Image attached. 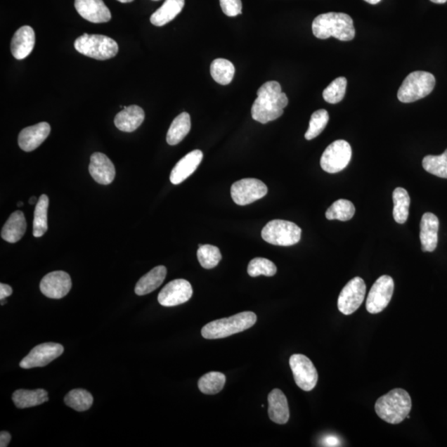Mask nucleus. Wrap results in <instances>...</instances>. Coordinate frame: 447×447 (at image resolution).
Segmentation results:
<instances>
[{
    "mask_svg": "<svg viewBox=\"0 0 447 447\" xmlns=\"http://www.w3.org/2000/svg\"><path fill=\"white\" fill-rule=\"evenodd\" d=\"M430 1H432V3L441 4L446 3L447 0H430Z\"/></svg>",
    "mask_w": 447,
    "mask_h": 447,
    "instance_id": "45",
    "label": "nucleus"
},
{
    "mask_svg": "<svg viewBox=\"0 0 447 447\" xmlns=\"http://www.w3.org/2000/svg\"><path fill=\"white\" fill-rule=\"evenodd\" d=\"M394 290V282L392 278L383 276L377 279L367 297V311L371 314H377L383 311L392 299Z\"/></svg>",
    "mask_w": 447,
    "mask_h": 447,
    "instance_id": "9",
    "label": "nucleus"
},
{
    "mask_svg": "<svg viewBox=\"0 0 447 447\" xmlns=\"http://www.w3.org/2000/svg\"><path fill=\"white\" fill-rule=\"evenodd\" d=\"M347 80L344 77L335 79L323 91V98L328 103L337 104L346 95Z\"/></svg>",
    "mask_w": 447,
    "mask_h": 447,
    "instance_id": "38",
    "label": "nucleus"
},
{
    "mask_svg": "<svg viewBox=\"0 0 447 447\" xmlns=\"http://www.w3.org/2000/svg\"><path fill=\"white\" fill-rule=\"evenodd\" d=\"M256 321L257 316L252 311H244L231 318L212 321L202 328V335L207 339L226 338L252 328Z\"/></svg>",
    "mask_w": 447,
    "mask_h": 447,
    "instance_id": "4",
    "label": "nucleus"
},
{
    "mask_svg": "<svg viewBox=\"0 0 447 447\" xmlns=\"http://www.w3.org/2000/svg\"><path fill=\"white\" fill-rule=\"evenodd\" d=\"M72 279L63 271H55L46 274L40 283V290L46 297L60 299L68 294L72 288Z\"/></svg>",
    "mask_w": 447,
    "mask_h": 447,
    "instance_id": "15",
    "label": "nucleus"
},
{
    "mask_svg": "<svg viewBox=\"0 0 447 447\" xmlns=\"http://www.w3.org/2000/svg\"><path fill=\"white\" fill-rule=\"evenodd\" d=\"M79 15L87 21L103 23L111 20V13L103 0H74Z\"/></svg>",
    "mask_w": 447,
    "mask_h": 447,
    "instance_id": "16",
    "label": "nucleus"
},
{
    "mask_svg": "<svg viewBox=\"0 0 447 447\" xmlns=\"http://www.w3.org/2000/svg\"><path fill=\"white\" fill-rule=\"evenodd\" d=\"M89 171L93 179L102 185H109L115 178L113 162L104 153H95L91 157Z\"/></svg>",
    "mask_w": 447,
    "mask_h": 447,
    "instance_id": "18",
    "label": "nucleus"
},
{
    "mask_svg": "<svg viewBox=\"0 0 447 447\" xmlns=\"http://www.w3.org/2000/svg\"><path fill=\"white\" fill-rule=\"evenodd\" d=\"M412 408V399L406 390L395 389L382 396L375 403V412L382 420L399 425L407 418Z\"/></svg>",
    "mask_w": 447,
    "mask_h": 447,
    "instance_id": "3",
    "label": "nucleus"
},
{
    "mask_svg": "<svg viewBox=\"0 0 447 447\" xmlns=\"http://www.w3.org/2000/svg\"><path fill=\"white\" fill-rule=\"evenodd\" d=\"M13 290L11 286L4 283L0 284V299H6V297L11 296Z\"/></svg>",
    "mask_w": 447,
    "mask_h": 447,
    "instance_id": "41",
    "label": "nucleus"
},
{
    "mask_svg": "<svg viewBox=\"0 0 447 447\" xmlns=\"http://www.w3.org/2000/svg\"><path fill=\"white\" fill-rule=\"evenodd\" d=\"M355 213L356 207L351 202L339 199L328 208L325 212V217L330 221H347L351 220Z\"/></svg>",
    "mask_w": 447,
    "mask_h": 447,
    "instance_id": "32",
    "label": "nucleus"
},
{
    "mask_svg": "<svg viewBox=\"0 0 447 447\" xmlns=\"http://www.w3.org/2000/svg\"><path fill=\"white\" fill-rule=\"evenodd\" d=\"M235 68L234 65L226 59L217 58L211 65L212 77L221 85H229L234 78Z\"/></svg>",
    "mask_w": 447,
    "mask_h": 447,
    "instance_id": "30",
    "label": "nucleus"
},
{
    "mask_svg": "<svg viewBox=\"0 0 447 447\" xmlns=\"http://www.w3.org/2000/svg\"><path fill=\"white\" fill-rule=\"evenodd\" d=\"M330 116L325 110H319L311 115L309 128L305 134L306 141H311L323 133L329 122Z\"/></svg>",
    "mask_w": 447,
    "mask_h": 447,
    "instance_id": "37",
    "label": "nucleus"
},
{
    "mask_svg": "<svg viewBox=\"0 0 447 447\" xmlns=\"http://www.w3.org/2000/svg\"><path fill=\"white\" fill-rule=\"evenodd\" d=\"M263 239L268 243L279 246H291L301 240L302 230L296 224L282 220L270 221L264 226Z\"/></svg>",
    "mask_w": 447,
    "mask_h": 447,
    "instance_id": "7",
    "label": "nucleus"
},
{
    "mask_svg": "<svg viewBox=\"0 0 447 447\" xmlns=\"http://www.w3.org/2000/svg\"><path fill=\"white\" fill-rule=\"evenodd\" d=\"M277 273L276 265L272 261L264 258H255L250 261L248 266V273L250 277L264 276L272 277Z\"/></svg>",
    "mask_w": 447,
    "mask_h": 447,
    "instance_id": "39",
    "label": "nucleus"
},
{
    "mask_svg": "<svg viewBox=\"0 0 447 447\" xmlns=\"http://www.w3.org/2000/svg\"><path fill=\"white\" fill-rule=\"evenodd\" d=\"M6 304V301L3 299L1 300V305Z\"/></svg>",
    "mask_w": 447,
    "mask_h": 447,
    "instance_id": "49",
    "label": "nucleus"
},
{
    "mask_svg": "<svg viewBox=\"0 0 447 447\" xmlns=\"http://www.w3.org/2000/svg\"><path fill=\"white\" fill-rule=\"evenodd\" d=\"M118 1L123 4H127V3L133 2L134 0H118Z\"/></svg>",
    "mask_w": 447,
    "mask_h": 447,
    "instance_id": "47",
    "label": "nucleus"
},
{
    "mask_svg": "<svg viewBox=\"0 0 447 447\" xmlns=\"http://www.w3.org/2000/svg\"><path fill=\"white\" fill-rule=\"evenodd\" d=\"M231 197L239 206H246L263 198L268 193L267 186L255 179H245L231 186Z\"/></svg>",
    "mask_w": 447,
    "mask_h": 447,
    "instance_id": "10",
    "label": "nucleus"
},
{
    "mask_svg": "<svg viewBox=\"0 0 447 447\" xmlns=\"http://www.w3.org/2000/svg\"><path fill=\"white\" fill-rule=\"evenodd\" d=\"M11 441V435L7 432L0 433V446L6 447Z\"/></svg>",
    "mask_w": 447,
    "mask_h": 447,
    "instance_id": "43",
    "label": "nucleus"
},
{
    "mask_svg": "<svg viewBox=\"0 0 447 447\" xmlns=\"http://www.w3.org/2000/svg\"><path fill=\"white\" fill-rule=\"evenodd\" d=\"M422 167L429 174L447 179V149L441 155L426 156L423 158Z\"/></svg>",
    "mask_w": 447,
    "mask_h": 447,
    "instance_id": "35",
    "label": "nucleus"
},
{
    "mask_svg": "<svg viewBox=\"0 0 447 447\" xmlns=\"http://www.w3.org/2000/svg\"><path fill=\"white\" fill-rule=\"evenodd\" d=\"M185 0H166L162 6L153 13L150 21L153 25L162 27L174 20L183 11Z\"/></svg>",
    "mask_w": 447,
    "mask_h": 447,
    "instance_id": "25",
    "label": "nucleus"
},
{
    "mask_svg": "<svg viewBox=\"0 0 447 447\" xmlns=\"http://www.w3.org/2000/svg\"><path fill=\"white\" fill-rule=\"evenodd\" d=\"M153 1H158V0H153Z\"/></svg>",
    "mask_w": 447,
    "mask_h": 447,
    "instance_id": "50",
    "label": "nucleus"
},
{
    "mask_svg": "<svg viewBox=\"0 0 447 447\" xmlns=\"http://www.w3.org/2000/svg\"><path fill=\"white\" fill-rule=\"evenodd\" d=\"M226 376L220 372H209L198 381V388L205 394L220 393L226 384Z\"/></svg>",
    "mask_w": 447,
    "mask_h": 447,
    "instance_id": "33",
    "label": "nucleus"
},
{
    "mask_svg": "<svg viewBox=\"0 0 447 447\" xmlns=\"http://www.w3.org/2000/svg\"><path fill=\"white\" fill-rule=\"evenodd\" d=\"M190 117L188 113L183 112L172 121L171 127L167 131V142L169 145H176L183 141L186 135L190 132Z\"/></svg>",
    "mask_w": 447,
    "mask_h": 447,
    "instance_id": "28",
    "label": "nucleus"
},
{
    "mask_svg": "<svg viewBox=\"0 0 447 447\" xmlns=\"http://www.w3.org/2000/svg\"><path fill=\"white\" fill-rule=\"evenodd\" d=\"M323 444L325 446H339L341 441L338 439V437L334 436H325L323 439Z\"/></svg>",
    "mask_w": 447,
    "mask_h": 447,
    "instance_id": "42",
    "label": "nucleus"
},
{
    "mask_svg": "<svg viewBox=\"0 0 447 447\" xmlns=\"http://www.w3.org/2000/svg\"><path fill=\"white\" fill-rule=\"evenodd\" d=\"M22 206H23V203L22 202H20L18 203V207H21Z\"/></svg>",
    "mask_w": 447,
    "mask_h": 447,
    "instance_id": "48",
    "label": "nucleus"
},
{
    "mask_svg": "<svg viewBox=\"0 0 447 447\" xmlns=\"http://www.w3.org/2000/svg\"><path fill=\"white\" fill-rule=\"evenodd\" d=\"M313 32L316 37L328 39L334 37L339 41H351L356 36V30L351 16L344 13H328L316 17L313 22Z\"/></svg>",
    "mask_w": 447,
    "mask_h": 447,
    "instance_id": "2",
    "label": "nucleus"
},
{
    "mask_svg": "<svg viewBox=\"0 0 447 447\" xmlns=\"http://www.w3.org/2000/svg\"><path fill=\"white\" fill-rule=\"evenodd\" d=\"M12 399L18 408H27L48 402L49 397L44 389H18L13 394Z\"/></svg>",
    "mask_w": 447,
    "mask_h": 447,
    "instance_id": "26",
    "label": "nucleus"
},
{
    "mask_svg": "<svg viewBox=\"0 0 447 447\" xmlns=\"http://www.w3.org/2000/svg\"><path fill=\"white\" fill-rule=\"evenodd\" d=\"M268 416L278 425H285L290 420V413L287 399L280 389H273L268 394Z\"/></svg>",
    "mask_w": 447,
    "mask_h": 447,
    "instance_id": "23",
    "label": "nucleus"
},
{
    "mask_svg": "<svg viewBox=\"0 0 447 447\" xmlns=\"http://www.w3.org/2000/svg\"><path fill=\"white\" fill-rule=\"evenodd\" d=\"M35 46V32L30 26L21 27L11 41V52L16 59L22 60L30 55Z\"/></svg>",
    "mask_w": 447,
    "mask_h": 447,
    "instance_id": "21",
    "label": "nucleus"
},
{
    "mask_svg": "<svg viewBox=\"0 0 447 447\" xmlns=\"http://www.w3.org/2000/svg\"><path fill=\"white\" fill-rule=\"evenodd\" d=\"M439 220L434 214L427 212L420 223V240L423 252H433L439 243Z\"/></svg>",
    "mask_w": 447,
    "mask_h": 447,
    "instance_id": "19",
    "label": "nucleus"
},
{
    "mask_svg": "<svg viewBox=\"0 0 447 447\" xmlns=\"http://www.w3.org/2000/svg\"><path fill=\"white\" fill-rule=\"evenodd\" d=\"M193 293V287L185 279H176L167 283L158 294L157 300L162 306H175L190 300Z\"/></svg>",
    "mask_w": 447,
    "mask_h": 447,
    "instance_id": "14",
    "label": "nucleus"
},
{
    "mask_svg": "<svg viewBox=\"0 0 447 447\" xmlns=\"http://www.w3.org/2000/svg\"><path fill=\"white\" fill-rule=\"evenodd\" d=\"M145 114L141 107L130 105L116 115L115 124L120 131L131 133L143 124Z\"/></svg>",
    "mask_w": 447,
    "mask_h": 447,
    "instance_id": "22",
    "label": "nucleus"
},
{
    "mask_svg": "<svg viewBox=\"0 0 447 447\" xmlns=\"http://www.w3.org/2000/svg\"><path fill=\"white\" fill-rule=\"evenodd\" d=\"M64 402L76 411L84 412L92 406L93 396L85 389H73L66 395Z\"/></svg>",
    "mask_w": 447,
    "mask_h": 447,
    "instance_id": "34",
    "label": "nucleus"
},
{
    "mask_svg": "<svg viewBox=\"0 0 447 447\" xmlns=\"http://www.w3.org/2000/svg\"><path fill=\"white\" fill-rule=\"evenodd\" d=\"M365 1L370 4H379L381 0H365Z\"/></svg>",
    "mask_w": 447,
    "mask_h": 447,
    "instance_id": "44",
    "label": "nucleus"
},
{
    "mask_svg": "<svg viewBox=\"0 0 447 447\" xmlns=\"http://www.w3.org/2000/svg\"><path fill=\"white\" fill-rule=\"evenodd\" d=\"M26 229L27 222L25 214L21 211H16L9 216L6 225L4 226L1 231L2 239L8 243H16L25 234Z\"/></svg>",
    "mask_w": 447,
    "mask_h": 447,
    "instance_id": "24",
    "label": "nucleus"
},
{
    "mask_svg": "<svg viewBox=\"0 0 447 447\" xmlns=\"http://www.w3.org/2000/svg\"><path fill=\"white\" fill-rule=\"evenodd\" d=\"M394 221L399 224L407 221L409 215V207L411 199L406 190L396 188L393 193Z\"/></svg>",
    "mask_w": 447,
    "mask_h": 447,
    "instance_id": "31",
    "label": "nucleus"
},
{
    "mask_svg": "<svg viewBox=\"0 0 447 447\" xmlns=\"http://www.w3.org/2000/svg\"><path fill=\"white\" fill-rule=\"evenodd\" d=\"M77 52L100 60L113 58L119 52L118 44L110 37L97 34H83L74 41Z\"/></svg>",
    "mask_w": 447,
    "mask_h": 447,
    "instance_id": "5",
    "label": "nucleus"
},
{
    "mask_svg": "<svg viewBox=\"0 0 447 447\" xmlns=\"http://www.w3.org/2000/svg\"><path fill=\"white\" fill-rule=\"evenodd\" d=\"M166 276V267L157 266L153 268L150 272L139 279L135 287V293L138 296H144L156 290L164 283Z\"/></svg>",
    "mask_w": 447,
    "mask_h": 447,
    "instance_id": "27",
    "label": "nucleus"
},
{
    "mask_svg": "<svg viewBox=\"0 0 447 447\" xmlns=\"http://www.w3.org/2000/svg\"><path fill=\"white\" fill-rule=\"evenodd\" d=\"M49 199L48 195H41L37 202L34 212V231L32 234L37 238L43 236L48 231V209Z\"/></svg>",
    "mask_w": 447,
    "mask_h": 447,
    "instance_id": "29",
    "label": "nucleus"
},
{
    "mask_svg": "<svg viewBox=\"0 0 447 447\" xmlns=\"http://www.w3.org/2000/svg\"><path fill=\"white\" fill-rule=\"evenodd\" d=\"M37 202H39V201H37V198H36L35 197H31V198H30V203L31 205L37 204Z\"/></svg>",
    "mask_w": 447,
    "mask_h": 447,
    "instance_id": "46",
    "label": "nucleus"
},
{
    "mask_svg": "<svg viewBox=\"0 0 447 447\" xmlns=\"http://www.w3.org/2000/svg\"><path fill=\"white\" fill-rule=\"evenodd\" d=\"M352 149L346 141H337L325 149L320 158V167L328 174H337L348 166L351 160Z\"/></svg>",
    "mask_w": 447,
    "mask_h": 447,
    "instance_id": "8",
    "label": "nucleus"
},
{
    "mask_svg": "<svg viewBox=\"0 0 447 447\" xmlns=\"http://www.w3.org/2000/svg\"><path fill=\"white\" fill-rule=\"evenodd\" d=\"M290 364L298 387L304 391L313 390L318 384V374L310 358L295 354L291 356Z\"/></svg>",
    "mask_w": 447,
    "mask_h": 447,
    "instance_id": "12",
    "label": "nucleus"
},
{
    "mask_svg": "<svg viewBox=\"0 0 447 447\" xmlns=\"http://www.w3.org/2000/svg\"><path fill=\"white\" fill-rule=\"evenodd\" d=\"M50 132V124L46 122H41L23 129L18 135V145L23 151H34L46 141Z\"/></svg>",
    "mask_w": 447,
    "mask_h": 447,
    "instance_id": "17",
    "label": "nucleus"
},
{
    "mask_svg": "<svg viewBox=\"0 0 447 447\" xmlns=\"http://www.w3.org/2000/svg\"><path fill=\"white\" fill-rule=\"evenodd\" d=\"M64 348L58 343H44L39 344L22 358L20 367L22 369H32L36 367H44L63 355Z\"/></svg>",
    "mask_w": 447,
    "mask_h": 447,
    "instance_id": "13",
    "label": "nucleus"
},
{
    "mask_svg": "<svg viewBox=\"0 0 447 447\" xmlns=\"http://www.w3.org/2000/svg\"><path fill=\"white\" fill-rule=\"evenodd\" d=\"M224 13L229 17H236L242 13L241 0H220Z\"/></svg>",
    "mask_w": 447,
    "mask_h": 447,
    "instance_id": "40",
    "label": "nucleus"
},
{
    "mask_svg": "<svg viewBox=\"0 0 447 447\" xmlns=\"http://www.w3.org/2000/svg\"><path fill=\"white\" fill-rule=\"evenodd\" d=\"M197 258L202 266L211 269L217 266L222 259L220 250L211 245H202L197 250Z\"/></svg>",
    "mask_w": 447,
    "mask_h": 447,
    "instance_id": "36",
    "label": "nucleus"
},
{
    "mask_svg": "<svg viewBox=\"0 0 447 447\" xmlns=\"http://www.w3.org/2000/svg\"><path fill=\"white\" fill-rule=\"evenodd\" d=\"M202 160L203 153L201 150H194L181 158L171 172V183L174 185L183 183L197 169Z\"/></svg>",
    "mask_w": 447,
    "mask_h": 447,
    "instance_id": "20",
    "label": "nucleus"
},
{
    "mask_svg": "<svg viewBox=\"0 0 447 447\" xmlns=\"http://www.w3.org/2000/svg\"><path fill=\"white\" fill-rule=\"evenodd\" d=\"M435 85V77L430 72L417 71L410 73L399 88V100L403 103L421 100L430 94Z\"/></svg>",
    "mask_w": 447,
    "mask_h": 447,
    "instance_id": "6",
    "label": "nucleus"
},
{
    "mask_svg": "<svg viewBox=\"0 0 447 447\" xmlns=\"http://www.w3.org/2000/svg\"><path fill=\"white\" fill-rule=\"evenodd\" d=\"M366 293L365 283L360 277L351 279L344 287L338 298V309L344 315L355 313L365 300Z\"/></svg>",
    "mask_w": 447,
    "mask_h": 447,
    "instance_id": "11",
    "label": "nucleus"
},
{
    "mask_svg": "<svg viewBox=\"0 0 447 447\" xmlns=\"http://www.w3.org/2000/svg\"><path fill=\"white\" fill-rule=\"evenodd\" d=\"M257 96L251 115L261 124H267L280 117L288 104L287 95L282 91L280 84L277 82L264 83L259 88Z\"/></svg>",
    "mask_w": 447,
    "mask_h": 447,
    "instance_id": "1",
    "label": "nucleus"
}]
</instances>
